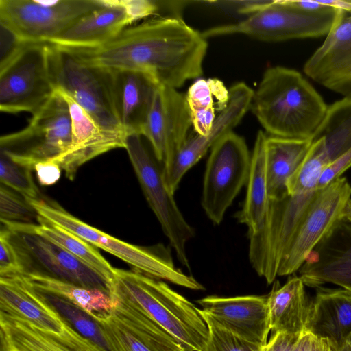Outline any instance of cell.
Returning <instances> with one entry per match:
<instances>
[{
  "mask_svg": "<svg viewBox=\"0 0 351 351\" xmlns=\"http://www.w3.org/2000/svg\"><path fill=\"white\" fill-rule=\"evenodd\" d=\"M207 47L202 33L180 17L165 16L127 27L99 47L65 49L101 67L141 72L177 89L202 75Z\"/></svg>",
  "mask_w": 351,
  "mask_h": 351,
  "instance_id": "1",
  "label": "cell"
},
{
  "mask_svg": "<svg viewBox=\"0 0 351 351\" xmlns=\"http://www.w3.org/2000/svg\"><path fill=\"white\" fill-rule=\"evenodd\" d=\"M328 106L296 70L268 69L255 91L250 109L270 136L312 141Z\"/></svg>",
  "mask_w": 351,
  "mask_h": 351,
  "instance_id": "2",
  "label": "cell"
},
{
  "mask_svg": "<svg viewBox=\"0 0 351 351\" xmlns=\"http://www.w3.org/2000/svg\"><path fill=\"white\" fill-rule=\"evenodd\" d=\"M123 298L191 351H204L208 328L199 308L162 280L116 268L110 295Z\"/></svg>",
  "mask_w": 351,
  "mask_h": 351,
  "instance_id": "3",
  "label": "cell"
},
{
  "mask_svg": "<svg viewBox=\"0 0 351 351\" xmlns=\"http://www.w3.org/2000/svg\"><path fill=\"white\" fill-rule=\"evenodd\" d=\"M27 201L38 215L118 257L132 266L134 270L186 289H205L193 276L176 267L171 248L163 244L149 247L130 244L87 224L55 202L40 199Z\"/></svg>",
  "mask_w": 351,
  "mask_h": 351,
  "instance_id": "4",
  "label": "cell"
},
{
  "mask_svg": "<svg viewBox=\"0 0 351 351\" xmlns=\"http://www.w3.org/2000/svg\"><path fill=\"white\" fill-rule=\"evenodd\" d=\"M250 16L237 23L210 27L202 32L206 39L243 34L268 42L326 36L341 10L330 8L308 12L286 4L283 0L254 1L246 10Z\"/></svg>",
  "mask_w": 351,
  "mask_h": 351,
  "instance_id": "5",
  "label": "cell"
},
{
  "mask_svg": "<svg viewBox=\"0 0 351 351\" xmlns=\"http://www.w3.org/2000/svg\"><path fill=\"white\" fill-rule=\"evenodd\" d=\"M51 67L56 88L68 94L106 132L125 138L116 113L110 69L53 44Z\"/></svg>",
  "mask_w": 351,
  "mask_h": 351,
  "instance_id": "6",
  "label": "cell"
},
{
  "mask_svg": "<svg viewBox=\"0 0 351 351\" xmlns=\"http://www.w3.org/2000/svg\"><path fill=\"white\" fill-rule=\"evenodd\" d=\"M51 45L23 41L0 62V110L36 112L55 93L51 67Z\"/></svg>",
  "mask_w": 351,
  "mask_h": 351,
  "instance_id": "7",
  "label": "cell"
},
{
  "mask_svg": "<svg viewBox=\"0 0 351 351\" xmlns=\"http://www.w3.org/2000/svg\"><path fill=\"white\" fill-rule=\"evenodd\" d=\"M71 143V119L67 102L56 89L23 129L1 136L0 152L34 171L38 162L55 160Z\"/></svg>",
  "mask_w": 351,
  "mask_h": 351,
  "instance_id": "8",
  "label": "cell"
},
{
  "mask_svg": "<svg viewBox=\"0 0 351 351\" xmlns=\"http://www.w3.org/2000/svg\"><path fill=\"white\" fill-rule=\"evenodd\" d=\"M141 136L136 134L126 135L125 149L144 195L169 239L170 247L178 261L189 269L186 244L195 237V230L184 217L174 195L168 189L163 165L148 152Z\"/></svg>",
  "mask_w": 351,
  "mask_h": 351,
  "instance_id": "9",
  "label": "cell"
},
{
  "mask_svg": "<svg viewBox=\"0 0 351 351\" xmlns=\"http://www.w3.org/2000/svg\"><path fill=\"white\" fill-rule=\"evenodd\" d=\"M102 5L101 0H0V24L21 41L48 42Z\"/></svg>",
  "mask_w": 351,
  "mask_h": 351,
  "instance_id": "10",
  "label": "cell"
},
{
  "mask_svg": "<svg viewBox=\"0 0 351 351\" xmlns=\"http://www.w3.org/2000/svg\"><path fill=\"white\" fill-rule=\"evenodd\" d=\"M251 154L244 139L232 132L211 148L203 178L201 204L207 217L220 224L246 184Z\"/></svg>",
  "mask_w": 351,
  "mask_h": 351,
  "instance_id": "11",
  "label": "cell"
},
{
  "mask_svg": "<svg viewBox=\"0 0 351 351\" xmlns=\"http://www.w3.org/2000/svg\"><path fill=\"white\" fill-rule=\"evenodd\" d=\"M340 222L351 223V185L341 176L317 191L285 250L278 276L298 271L319 241Z\"/></svg>",
  "mask_w": 351,
  "mask_h": 351,
  "instance_id": "12",
  "label": "cell"
},
{
  "mask_svg": "<svg viewBox=\"0 0 351 351\" xmlns=\"http://www.w3.org/2000/svg\"><path fill=\"white\" fill-rule=\"evenodd\" d=\"M317 191L288 194L278 199H270L264 226L257 233L248 237L250 262L267 284L274 282L278 276L285 250Z\"/></svg>",
  "mask_w": 351,
  "mask_h": 351,
  "instance_id": "13",
  "label": "cell"
},
{
  "mask_svg": "<svg viewBox=\"0 0 351 351\" xmlns=\"http://www.w3.org/2000/svg\"><path fill=\"white\" fill-rule=\"evenodd\" d=\"M192 125L186 95L158 84L155 90L143 136L149 141L156 159L167 169L188 138Z\"/></svg>",
  "mask_w": 351,
  "mask_h": 351,
  "instance_id": "14",
  "label": "cell"
},
{
  "mask_svg": "<svg viewBox=\"0 0 351 351\" xmlns=\"http://www.w3.org/2000/svg\"><path fill=\"white\" fill-rule=\"evenodd\" d=\"M254 90L243 82L229 89L226 106L221 110L205 136L188 137L176 154L171 165L165 169V180L171 193H175L186 173L209 149L224 136L232 132L250 108Z\"/></svg>",
  "mask_w": 351,
  "mask_h": 351,
  "instance_id": "15",
  "label": "cell"
},
{
  "mask_svg": "<svg viewBox=\"0 0 351 351\" xmlns=\"http://www.w3.org/2000/svg\"><path fill=\"white\" fill-rule=\"evenodd\" d=\"M10 232L25 271L34 262L44 269L45 274L83 287L97 289L110 295L108 282L65 250L35 234Z\"/></svg>",
  "mask_w": 351,
  "mask_h": 351,
  "instance_id": "16",
  "label": "cell"
},
{
  "mask_svg": "<svg viewBox=\"0 0 351 351\" xmlns=\"http://www.w3.org/2000/svg\"><path fill=\"white\" fill-rule=\"evenodd\" d=\"M319 84L351 98V14L341 11L335 26L304 66Z\"/></svg>",
  "mask_w": 351,
  "mask_h": 351,
  "instance_id": "17",
  "label": "cell"
},
{
  "mask_svg": "<svg viewBox=\"0 0 351 351\" xmlns=\"http://www.w3.org/2000/svg\"><path fill=\"white\" fill-rule=\"evenodd\" d=\"M298 271L305 285L317 288L332 283L351 292V223L334 226Z\"/></svg>",
  "mask_w": 351,
  "mask_h": 351,
  "instance_id": "18",
  "label": "cell"
},
{
  "mask_svg": "<svg viewBox=\"0 0 351 351\" xmlns=\"http://www.w3.org/2000/svg\"><path fill=\"white\" fill-rule=\"evenodd\" d=\"M197 302L235 335L263 346L267 343L271 331L267 295H208Z\"/></svg>",
  "mask_w": 351,
  "mask_h": 351,
  "instance_id": "19",
  "label": "cell"
},
{
  "mask_svg": "<svg viewBox=\"0 0 351 351\" xmlns=\"http://www.w3.org/2000/svg\"><path fill=\"white\" fill-rule=\"evenodd\" d=\"M68 104L71 119V143L69 149L53 160L71 180L80 167L91 159L116 148H125V140L103 130L68 94L56 88Z\"/></svg>",
  "mask_w": 351,
  "mask_h": 351,
  "instance_id": "20",
  "label": "cell"
},
{
  "mask_svg": "<svg viewBox=\"0 0 351 351\" xmlns=\"http://www.w3.org/2000/svg\"><path fill=\"white\" fill-rule=\"evenodd\" d=\"M110 70L112 96L119 124L125 135L136 134L143 136L158 84L141 72Z\"/></svg>",
  "mask_w": 351,
  "mask_h": 351,
  "instance_id": "21",
  "label": "cell"
},
{
  "mask_svg": "<svg viewBox=\"0 0 351 351\" xmlns=\"http://www.w3.org/2000/svg\"><path fill=\"white\" fill-rule=\"evenodd\" d=\"M101 1V7L85 15L48 42L64 48H96L110 41L132 23L118 0Z\"/></svg>",
  "mask_w": 351,
  "mask_h": 351,
  "instance_id": "22",
  "label": "cell"
},
{
  "mask_svg": "<svg viewBox=\"0 0 351 351\" xmlns=\"http://www.w3.org/2000/svg\"><path fill=\"white\" fill-rule=\"evenodd\" d=\"M305 330L327 339L338 351L351 334V292L317 287L309 302Z\"/></svg>",
  "mask_w": 351,
  "mask_h": 351,
  "instance_id": "23",
  "label": "cell"
},
{
  "mask_svg": "<svg viewBox=\"0 0 351 351\" xmlns=\"http://www.w3.org/2000/svg\"><path fill=\"white\" fill-rule=\"evenodd\" d=\"M0 308L45 331L60 333L63 330L62 317L20 276L0 277Z\"/></svg>",
  "mask_w": 351,
  "mask_h": 351,
  "instance_id": "24",
  "label": "cell"
},
{
  "mask_svg": "<svg viewBox=\"0 0 351 351\" xmlns=\"http://www.w3.org/2000/svg\"><path fill=\"white\" fill-rule=\"evenodd\" d=\"M36 221L38 223L3 220L1 222L10 231L39 236L65 250L101 276L110 285L111 291L116 268L93 245L38 215Z\"/></svg>",
  "mask_w": 351,
  "mask_h": 351,
  "instance_id": "25",
  "label": "cell"
},
{
  "mask_svg": "<svg viewBox=\"0 0 351 351\" xmlns=\"http://www.w3.org/2000/svg\"><path fill=\"white\" fill-rule=\"evenodd\" d=\"M304 285L298 276L289 277L283 285L274 282L267 295L271 333L298 335L305 330L309 302Z\"/></svg>",
  "mask_w": 351,
  "mask_h": 351,
  "instance_id": "26",
  "label": "cell"
},
{
  "mask_svg": "<svg viewBox=\"0 0 351 351\" xmlns=\"http://www.w3.org/2000/svg\"><path fill=\"white\" fill-rule=\"evenodd\" d=\"M266 139L265 134L259 131L251 154L244 204L237 215L238 221L247 226L248 237L263 228L269 212L270 199L267 178Z\"/></svg>",
  "mask_w": 351,
  "mask_h": 351,
  "instance_id": "27",
  "label": "cell"
},
{
  "mask_svg": "<svg viewBox=\"0 0 351 351\" xmlns=\"http://www.w3.org/2000/svg\"><path fill=\"white\" fill-rule=\"evenodd\" d=\"M311 144V140L267 136V178L270 199L288 195L287 182L302 165Z\"/></svg>",
  "mask_w": 351,
  "mask_h": 351,
  "instance_id": "28",
  "label": "cell"
},
{
  "mask_svg": "<svg viewBox=\"0 0 351 351\" xmlns=\"http://www.w3.org/2000/svg\"><path fill=\"white\" fill-rule=\"evenodd\" d=\"M19 276L35 289L62 297L88 315L110 312L116 304L110 294L97 289L83 287L38 271Z\"/></svg>",
  "mask_w": 351,
  "mask_h": 351,
  "instance_id": "29",
  "label": "cell"
},
{
  "mask_svg": "<svg viewBox=\"0 0 351 351\" xmlns=\"http://www.w3.org/2000/svg\"><path fill=\"white\" fill-rule=\"evenodd\" d=\"M186 97L192 125L197 134L205 136L216 119L214 99L218 109L223 110L228 101L229 90L219 80L199 78L189 87Z\"/></svg>",
  "mask_w": 351,
  "mask_h": 351,
  "instance_id": "30",
  "label": "cell"
},
{
  "mask_svg": "<svg viewBox=\"0 0 351 351\" xmlns=\"http://www.w3.org/2000/svg\"><path fill=\"white\" fill-rule=\"evenodd\" d=\"M1 351H67L29 321L0 311Z\"/></svg>",
  "mask_w": 351,
  "mask_h": 351,
  "instance_id": "31",
  "label": "cell"
},
{
  "mask_svg": "<svg viewBox=\"0 0 351 351\" xmlns=\"http://www.w3.org/2000/svg\"><path fill=\"white\" fill-rule=\"evenodd\" d=\"M322 140L332 162L351 150V98L329 106L313 139Z\"/></svg>",
  "mask_w": 351,
  "mask_h": 351,
  "instance_id": "32",
  "label": "cell"
},
{
  "mask_svg": "<svg viewBox=\"0 0 351 351\" xmlns=\"http://www.w3.org/2000/svg\"><path fill=\"white\" fill-rule=\"evenodd\" d=\"M36 291L77 332L105 350L111 351L99 324L82 308L62 297L36 289Z\"/></svg>",
  "mask_w": 351,
  "mask_h": 351,
  "instance_id": "33",
  "label": "cell"
},
{
  "mask_svg": "<svg viewBox=\"0 0 351 351\" xmlns=\"http://www.w3.org/2000/svg\"><path fill=\"white\" fill-rule=\"evenodd\" d=\"M330 162L322 140H312L311 146L305 159L287 182L288 194H300L317 191L322 173Z\"/></svg>",
  "mask_w": 351,
  "mask_h": 351,
  "instance_id": "34",
  "label": "cell"
},
{
  "mask_svg": "<svg viewBox=\"0 0 351 351\" xmlns=\"http://www.w3.org/2000/svg\"><path fill=\"white\" fill-rule=\"evenodd\" d=\"M90 316L99 324L111 351H152L141 339L108 313H93Z\"/></svg>",
  "mask_w": 351,
  "mask_h": 351,
  "instance_id": "35",
  "label": "cell"
},
{
  "mask_svg": "<svg viewBox=\"0 0 351 351\" xmlns=\"http://www.w3.org/2000/svg\"><path fill=\"white\" fill-rule=\"evenodd\" d=\"M208 328L209 336L204 351H263V346L235 335L210 315L199 308Z\"/></svg>",
  "mask_w": 351,
  "mask_h": 351,
  "instance_id": "36",
  "label": "cell"
},
{
  "mask_svg": "<svg viewBox=\"0 0 351 351\" xmlns=\"http://www.w3.org/2000/svg\"><path fill=\"white\" fill-rule=\"evenodd\" d=\"M32 172V170L16 163L0 152L1 184L17 192L26 200L39 199V190Z\"/></svg>",
  "mask_w": 351,
  "mask_h": 351,
  "instance_id": "37",
  "label": "cell"
},
{
  "mask_svg": "<svg viewBox=\"0 0 351 351\" xmlns=\"http://www.w3.org/2000/svg\"><path fill=\"white\" fill-rule=\"evenodd\" d=\"M0 217L3 221L32 223L38 214L22 195L1 184Z\"/></svg>",
  "mask_w": 351,
  "mask_h": 351,
  "instance_id": "38",
  "label": "cell"
},
{
  "mask_svg": "<svg viewBox=\"0 0 351 351\" xmlns=\"http://www.w3.org/2000/svg\"><path fill=\"white\" fill-rule=\"evenodd\" d=\"M25 272L21 257L12 241L10 232L2 227L0 232V277H12Z\"/></svg>",
  "mask_w": 351,
  "mask_h": 351,
  "instance_id": "39",
  "label": "cell"
},
{
  "mask_svg": "<svg viewBox=\"0 0 351 351\" xmlns=\"http://www.w3.org/2000/svg\"><path fill=\"white\" fill-rule=\"evenodd\" d=\"M45 332L62 344L67 351H106L81 335L64 318L62 332Z\"/></svg>",
  "mask_w": 351,
  "mask_h": 351,
  "instance_id": "40",
  "label": "cell"
},
{
  "mask_svg": "<svg viewBox=\"0 0 351 351\" xmlns=\"http://www.w3.org/2000/svg\"><path fill=\"white\" fill-rule=\"evenodd\" d=\"M118 1L120 5L125 8L132 23L157 14L160 8L165 5H161L162 1L154 0Z\"/></svg>",
  "mask_w": 351,
  "mask_h": 351,
  "instance_id": "41",
  "label": "cell"
},
{
  "mask_svg": "<svg viewBox=\"0 0 351 351\" xmlns=\"http://www.w3.org/2000/svg\"><path fill=\"white\" fill-rule=\"evenodd\" d=\"M351 167V150L337 158L324 169L317 184V190H322Z\"/></svg>",
  "mask_w": 351,
  "mask_h": 351,
  "instance_id": "42",
  "label": "cell"
},
{
  "mask_svg": "<svg viewBox=\"0 0 351 351\" xmlns=\"http://www.w3.org/2000/svg\"><path fill=\"white\" fill-rule=\"evenodd\" d=\"M291 351H335L327 339L319 337L304 330L302 332Z\"/></svg>",
  "mask_w": 351,
  "mask_h": 351,
  "instance_id": "43",
  "label": "cell"
},
{
  "mask_svg": "<svg viewBox=\"0 0 351 351\" xmlns=\"http://www.w3.org/2000/svg\"><path fill=\"white\" fill-rule=\"evenodd\" d=\"M61 167L51 160L43 161L34 165L38 181L42 186H50L56 184L61 176Z\"/></svg>",
  "mask_w": 351,
  "mask_h": 351,
  "instance_id": "44",
  "label": "cell"
},
{
  "mask_svg": "<svg viewBox=\"0 0 351 351\" xmlns=\"http://www.w3.org/2000/svg\"><path fill=\"white\" fill-rule=\"evenodd\" d=\"M299 335L285 332L271 333L263 351H291Z\"/></svg>",
  "mask_w": 351,
  "mask_h": 351,
  "instance_id": "45",
  "label": "cell"
},
{
  "mask_svg": "<svg viewBox=\"0 0 351 351\" xmlns=\"http://www.w3.org/2000/svg\"><path fill=\"white\" fill-rule=\"evenodd\" d=\"M326 5L351 14V0L322 1Z\"/></svg>",
  "mask_w": 351,
  "mask_h": 351,
  "instance_id": "46",
  "label": "cell"
},
{
  "mask_svg": "<svg viewBox=\"0 0 351 351\" xmlns=\"http://www.w3.org/2000/svg\"><path fill=\"white\" fill-rule=\"evenodd\" d=\"M338 351H351V334Z\"/></svg>",
  "mask_w": 351,
  "mask_h": 351,
  "instance_id": "47",
  "label": "cell"
}]
</instances>
